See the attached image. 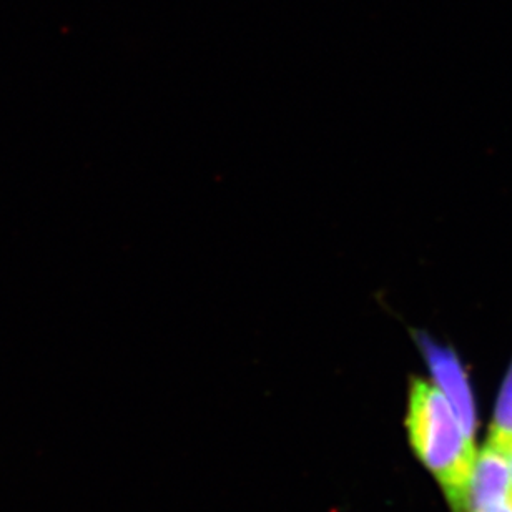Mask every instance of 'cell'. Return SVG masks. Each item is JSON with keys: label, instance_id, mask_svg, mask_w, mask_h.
I'll return each instance as SVG.
<instances>
[{"label": "cell", "instance_id": "1", "mask_svg": "<svg viewBox=\"0 0 512 512\" xmlns=\"http://www.w3.org/2000/svg\"><path fill=\"white\" fill-rule=\"evenodd\" d=\"M404 428L414 456L438 483L451 512H468L476 436L433 381L411 376Z\"/></svg>", "mask_w": 512, "mask_h": 512}, {"label": "cell", "instance_id": "2", "mask_svg": "<svg viewBox=\"0 0 512 512\" xmlns=\"http://www.w3.org/2000/svg\"><path fill=\"white\" fill-rule=\"evenodd\" d=\"M414 343L423 356L429 371V380L433 381L449 403L453 404L459 419L469 433H478V416H476V399L468 366L464 365L458 351L451 345H443L429 336L426 331L411 330Z\"/></svg>", "mask_w": 512, "mask_h": 512}, {"label": "cell", "instance_id": "3", "mask_svg": "<svg viewBox=\"0 0 512 512\" xmlns=\"http://www.w3.org/2000/svg\"><path fill=\"white\" fill-rule=\"evenodd\" d=\"M508 466H509V501L512 503V454L508 458Z\"/></svg>", "mask_w": 512, "mask_h": 512}]
</instances>
